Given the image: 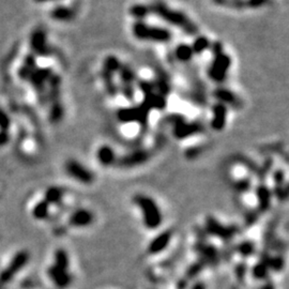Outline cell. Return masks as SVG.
<instances>
[{
    "instance_id": "18",
    "label": "cell",
    "mask_w": 289,
    "mask_h": 289,
    "mask_svg": "<svg viewBox=\"0 0 289 289\" xmlns=\"http://www.w3.org/2000/svg\"><path fill=\"white\" fill-rule=\"evenodd\" d=\"M67 193L60 187H51L46 190L44 194V201L52 208L55 206L60 207L64 203Z\"/></svg>"
},
{
    "instance_id": "5",
    "label": "cell",
    "mask_w": 289,
    "mask_h": 289,
    "mask_svg": "<svg viewBox=\"0 0 289 289\" xmlns=\"http://www.w3.org/2000/svg\"><path fill=\"white\" fill-rule=\"evenodd\" d=\"M150 110L141 103L138 106L123 107L117 110V119L121 123H135L139 124L140 133H145L149 124Z\"/></svg>"
},
{
    "instance_id": "22",
    "label": "cell",
    "mask_w": 289,
    "mask_h": 289,
    "mask_svg": "<svg viewBox=\"0 0 289 289\" xmlns=\"http://www.w3.org/2000/svg\"><path fill=\"white\" fill-rule=\"evenodd\" d=\"M118 73L120 77V85L134 86V84H136V81H137L134 70L128 65H121Z\"/></svg>"
},
{
    "instance_id": "23",
    "label": "cell",
    "mask_w": 289,
    "mask_h": 289,
    "mask_svg": "<svg viewBox=\"0 0 289 289\" xmlns=\"http://www.w3.org/2000/svg\"><path fill=\"white\" fill-rule=\"evenodd\" d=\"M51 207L47 204L44 199H42L38 204H34L33 209V215L35 220L45 221L49 220L51 217Z\"/></svg>"
},
{
    "instance_id": "31",
    "label": "cell",
    "mask_w": 289,
    "mask_h": 289,
    "mask_svg": "<svg viewBox=\"0 0 289 289\" xmlns=\"http://www.w3.org/2000/svg\"><path fill=\"white\" fill-rule=\"evenodd\" d=\"M186 119L187 118L183 115L173 113V114H170V115L165 116V117L161 120L160 123L163 124V125H164V124H170V125H172V127H175V125H177L178 123L185 121Z\"/></svg>"
},
{
    "instance_id": "35",
    "label": "cell",
    "mask_w": 289,
    "mask_h": 289,
    "mask_svg": "<svg viewBox=\"0 0 289 289\" xmlns=\"http://www.w3.org/2000/svg\"><path fill=\"white\" fill-rule=\"evenodd\" d=\"M248 9H259L269 3L270 0H245Z\"/></svg>"
},
{
    "instance_id": "33",
    "label": "cell",
    "mask_w": 289,
    "mask_h": 289,
    "mask_svg": "<svg viewBox=\"0 0 289 289\" xmlns=\"http://www.w3.org/2000/svg\"><path fill=\"white\" fill-rule=\"evenodd\" d=\"M10 124H11V120H10L8 114L3 109L0 108V131L9 132Z\"/></svg>"
},
{
    "instance_id": "16",
    "label": "cell",
    "mask_w": 289,
    "mask_h": 289,
    "mask_svg": "<svg viewBox=\"0 0 289 289\" xmlns=\"http://www.w3.org/2000/svg\"><path fill=\"white\" fill-rule=\"evenodd\" d=\"M96 157L99 164L103 167L116 166V163L118 160L117 153H116L113 147H110L109 145L100 146L96 152Z\"/></svg>"
},
{
    "instance_id": "14",
    "label": "cell",
    "mask_w": 289,
    "mask_h": 289,
    "mask_svg": "<svg viewBox=\"0 0 289 289\" xmlns=\"http://www.w3.org/2000/svg\"><path fill=\"white\" fill-rule=\"evenodd\" d=\"M29 259L28 254L26 252H20L17 256L14 257L13 260L11 261V264L8 267V269L4 270L1 275H0V281L3 283H7L9 281H11V278L15 273H17L22 267L27 264V261Z\"/></svg>"
},
{
    "instance_id": "36",
    "label": "cell",
    "mask_w": 289,
    "mask_h": 289,
    "mask_svg": "<svg viewBox=\"0 0 289 289\" xmlns=\"http://www.w3.org/2000/svg\"><path fill=\"white\" fill-rule=\"evenodd\" d=\"M10 139L9 133L6 132V131H0V146H4L8 144V141Z\"/></svg>"
},
{
    "instance_id": "9",
    "label": "cell",
    "mask_w": 289,
    "mask_h": 289,
    "mask_svg": "<svg viewBox=\"0 0 289 289\" xmlns=\"http://www.w3.org/2000/svg\"><path fill=\"white\" fill-rule=\"evenodd\" d=\"M96 214L88 208H77L70 213L68 218V225L75 229H86L93 225Z\"/></svg>"
},
{
    "instance_id": "2",
    "label": "cell",
    "mask_w": 289,
    "mask_h": 289,
    "mask_svg": "<svg viewBox=\"0 0 289 289\" xmlns=\"http://www.w3.org/2000/svg\"><path fill=\"white\" fill-rule=\"evenodd\" d=\"M150 14H153L155 17H160L167 24L175 26L185 31L186 34L190 35H195L198 34V27L195 23H193L191 18L187 17L185 13L177 10L170 8L164 2L156 1L149 6Z\"/></svg>"
},
{
    "instance_id": "34",
    "label": "cell",
    "mask_w": 289,
    "mask_h": 289,
    "mask_svg": "<svg viewBox=\"0 0 289 289\" xmlns=\"http://www.w3.org/2000/svg\"><path fill=\"white\" fill-rule=\"evenodd\" d=\"M120 91L123 94V97L128 100V101H133L134 94H135V88L132 85H120Z\"/></svg>"
},
{
    "instance_id": "17",
    "label": "cell",
    "mask_w": 289,
    "mask_h": 289,
    "mask_svg": "<svg viewBox=\"0 0 289 289\" xmlns=\"http://www.w3.org/2000/svg\"><path fill=\"white\" fill-rule=\"evenodd\" d=\"M227 121V106L222 103H217L212 106V118L210 125L214 131H222Z\"/></svg>"
},
{
    "instance_id": "12",
    "label": "cell",
    "mask_w": 289,
    "mask_h": 289,
    "mask_svg": "<svg viewBox=\"0 0 289 289\" xmlns=\"http://www.w3.org/2000/svg\"><path fill=\"white\" fill-rule=\"evenodd\" d=\"M30 47L34 55L41 57L50 56L51 50L47 43V34L43 29H35L30 36Z\"/></svg>"
},
{
    "instance_id": "24",
    "label": "cell",
    "mask_w": 289,
    "mask_h": 289,
    "mask_svg": "<svg viewBox=\"0 0 289 289\" xmlns=\"http://www.w3.org/2000/svg\"><path fill=\"white\" fill-rule=\"evenodd\" d=\"M101 77H102V81L104 84V87H105V90H106L107 94L110 98H116L118 94V86L116 85V83L114 81V75L110 74V73L107 72H101Z\"/></svg>"
},
{
    "instance_id": "11",
    "label": "cell",
    "mask_w": 289,
    "mask_h": 289,
    "mask_svg": "<svg viewBox=\"0 0 289 289\" xmlns=\"http://www.w3.org/2000/svg\"><path fill=\"white\" fill-rule=\"evenodd\" d=\"M206 132V127L201 121H185L178 123L173 127L172 134L177 139L183 140L188 137H193L199 134H204Z\"/></svg>"
},
{
    "instance_id": "1",
    "label": "cell",
    "mask_w": 289,
    "mask_h": 289,
    "mask_svg": "<svg viewBox=\"0 0 289 289\" xmlns=\"http://www.w3.org/2000/svg\"><path fill=\"white\" fill-rule=\"evenodd\" d=\"M133 207L137 210L141 225L147 231L159 230L164 223V213L159 202L146 193H136L132 197Z\"/></svg>"
},
{
    "instance_id": "20",
    "label": "cell",
    "mask_w": 289,
    "mask_h": 289,
    "mask_svg": "<svg viewBox=\"0 0 289 289\" xmlns=\"http://www.w3.org/2000/svg\"><path fill=\"white\" fill-rule=\"evenodd\" d=\"M51 18H54L57 22H70L75 17L74 9L66 6H58L51 10Z\"/></svg>"
},
{
    "instance_id": "15",
    "label": "cell",
    "mask_w": 289,
    "mask_h": 289,
    "mask_svg": "<svg viewBox=\"0 0 289 289\" xmlns=\"http://www.w3.org/2000/svg\"><path fill=\"white\" fill-rule=\"evenodd\" d=\"M52 75V72L51 69L43 68V69H36L33 72V74L30 75L28 81L31 83V85L38 91L40 94H44L45 91V85L49 83L50 78Z\"/></svg>"
},
{
    "instance_id": "29",
    "label": "cell",
    "mask_w": 289,
    "mask_h": 289,
    "mask_svg": "<svg viewBox=\"0 0 289 289\" xmlns=\"http://www.w3.org/2000/svg\"><path fill=\"white\" fill-rule=\"evenodd\" d=\"M51 113H50V120L52 123L60 122L65 116V108L62 106L61 102L51 103Z\"/></svg>"
},
{
    "instance_id": "30",
    "label": "cell",
    "mask_w": 289,
    "mask_h": 289,
    "mask_svg": "<svg viewBox=\"0 0 289 289\" xmlns=\"http://www.w3.org/2000/svg\"><path fill=\"white\" fill-rule=\"evenodd\" d=\"M213 2L218 6L224 8H230L236 10L246 9L245 0H213Z\"/></svg>"
},
{
    "instance_id": "8",
    "label": "cell",
    "mask_w": 289,
    "mask_h": 289,
    "mask_svg": "<svg viewBox=\"0 0 289 289\" xmlns=\"http://www.w3.org/2000/svg\"><path fill=\"white\" fill-rule=\"evenodd\" d=\"M231 66V58L225 52L213 55V59L211 61L208 69V76L211 81L215 83H223L227 77L228 71Z\"/></svg>"
},
{
    "instance_id": "25",
    "label": "cell",
    "mask_w": 289,
    "mask_h": 289,
    "mask_svg": "<svg viewBox=\"0 0 289 289\" xmlns=\"http://www.w3.org/2000/svg\"><path fill=\"white\" fill-rule=\"evenodd\" d=\"M36 69V62H35V57L34 55H29L26 57L24 66L20 68L19 71V76L24 81H28L30 75L33 74V72Z\"/></svg>"
},
{
    "instance_id": "7",
    "label": "cell",
    "mask_w": 289,
    "mask_h": 289,
    "mask_svg": "<svg viewBox=\"0 0 289 289\" xmlns=\"http://www.w3.org/2000/svg\"><path fill=\"white\" fill-rule=\"evenodd\" d=\"M173 239H175V233L171 229L161 230L151 239L150 243L147 246V255L151 258L163 255L170 249Z\"/></svg>"
},
{
    "instance_id": "21",
    "label": "cell",
    "mask_w": 289,
    "mask_h": 289,
    "mask_svg": "<svg viewBox=\"0 0 289 289\" xmlns=\"http://www.w3.org/2000/svg\"><path fill=\"white\" fill-rule=\"evenodd\" d=\"M173 55H175V58L179 62H182V64H188V62L192 60L194 52L191 45L181 43L176 47Z\"/></svg>"
},
{
    "instance_id": "27",
    "label": "cell",
    "mask_w": 289,
    "mask_h": 289,
    "mask_svg": "<svg viewBox=\"0 0 289 289\" xmlns=\"http://www.w3.org/2000/svg\"><path fill=\"white\" fill-rule=\"evenodd\" d=\"M120 67H121V62L119 61V59L114 55L107 56L105 58V60L103 62V69L102 71L110 73V74H115V73H118Z\"/></svg>"
},
{
    "instance_id": "26",
    "label": "cell",
    "mask_w": 289,
    "mask_h": 289,
    "mask_svg": "<svg viewBox=\"0 0 289 289\" xmlns=\"http://www.w3.org/2000/svg\"><path fill=\"white\" fill-rule=\"evenodd\" d=\"M210 45H211V42L204 35H198L197 38L194 40L192 44V50L194 55H201L204 51L210 49Z\"/></svg>"
},
{
    "instance_id": "28",
    "label": "cell",
    "mask_w": 289,
    "mask_h": 289,
    "mask_svg": "<svg viewBox=\"0 0 289 289\" xmlns=\"http://www.w3.org/2000/svg\"><path fill=\"white\" fill-rule=\"evenodd\" d=\"M130 14L132 15L135 19H137V22H140L141 19H144L148 17V15H150V8L149 6H147V4H133V6L130 8Z\"/></svg>"
},
{
    "instance_id": "32",
    "label": "cell",
    "mask_w": 289,
    "mask_h": 289,
    "mask_svg": "<svg viewBox=\"0 0 289 289\" xmlns=\"http://www.w3.org/2000/svg\"><path fill=\"white\" fill-rule=\"evenodd\" d=\"M136 85L139 88V90L143 92L144 96L146 94H149L151 92H154L155 87L154 84L152 81H147V80H141V78H137L136 81Z\"/></svg>"
},
{
    "instance_id": "10",
    "label": "cell",
    "mask_w": 289,
    "mask_h": 289,
    "mask_svg": "<svg viewBox=\"0 0 289 289\" xmlns=\"http://www.w3.org/2000/svg\"><path fill=\"white\" fill-rule=\"evenodd\" d=\"M152 156V152L149 149H136L131 152L129 154H125L123 156H118L116 167L120 168H133L136 166H139L141 164H145L148 162Z\"/></svg>"
},
{
    "instance_id": "37",
    "label": "cell",
    "mask_w": 289,
    "mask_h": 289,
    "mask_svg": "<svg viewBox=\"0 0 289 289\" xmlns=\"http://www.w3.org/2000/svg\"><path fill=\"white\" fill-rule=\"evenodd\" d=\"M34 1L39 2V3H45V2H51V1H58V0H34Z\"/></svg>"
},
{
    "instance_id": "19",
    "label": "cell",
    "mask_w": 289,
    "mask_h": 289,
    "mask_svg": "<svg viewBox=\"0 0 289 289\" xmlns=\"http://www.w3.org/2000/svg\"><path fill=\"white\" fill-rule=\"evenodd\" d=\"M143 104L149 110H151V109L163 110L166 108L167 101H166L165 97H163L162 94L154 91V92H151L149 94H146V96H144Z\"/></svg>"
},
{
    "instance_id": "13",
    "label": "cell",
    "mask_w": 289,
    "mask_h": 289,
    "mask_svg": "<svg viewBox=\"0 0 289 289\" xmlns=\"http://www.w3.org/2000/svg\"><path fill=\"white\" fill-rule=\"evenodd\" d=\"M213 97L218 100L219 103L224 104L225 106L229 105V106L234 108H241L243 105L242 100L237 94L223 87H218L217 89H214Z\"/></svg>"
},
{
    "instance_id": "3",
    "label": "cell",
    "mask_w": 289,
    "mask_h": 289,
    "mask_svg": "<svg viewBox=\"0 0 289 289\" xmlns=\"http://www.w3.org/2000/svg\"><path fill=\"white\" fill-rule=\"evenodd\" d=\"M71 260L68 252L64 249H57L54 254V262L47 268V277L59 289L71 286L73 274L71 272Z\"/></svg>"
},
{
    "instance_id": "4",
    "label": "cell",
    "mask_w": 289,
    "mask_h": 289,
    "mask_svg": "<svg viewBox=\"0 0 289 289\" xmlns=\"http://www.w3.org/2000/svg\"><path fill=\"white\" fill-rule=\"evenodd\" d=\"M132 34L136 39L155 43H167L172 38V34L168 29L148 25L143 20L135 22L132 25Z\"/></svg>"
},
{
    "instance_id": "6",
    "label": "cell",
    "mask_w": 289,
    "mask_h": 289,
    "mask_svg": "<svg viewBox=\"0 0 289 289\" xmlns=\"http://www.w3.org/2000/svg\"><path fill=\"white\" fill-rule=\"evenodd\" d=\"M65 171L68 177L82 186H92L96 182V175L90 168L75 159H69L65 163Z\"/></svg>"
}]
</instances>
